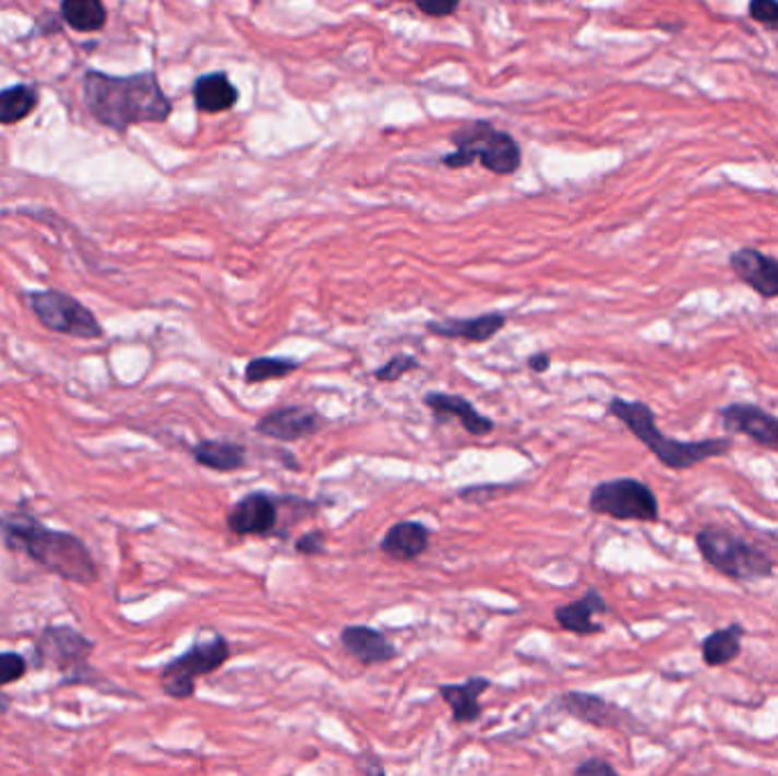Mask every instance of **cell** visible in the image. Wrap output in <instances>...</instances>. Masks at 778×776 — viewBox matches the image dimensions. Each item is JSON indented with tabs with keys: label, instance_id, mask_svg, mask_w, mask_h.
<instances>
[{
	"label": "cell",
	"instance_id": "obj_1",
	"mask_svg": "<svg viewBox=\"0 0 778 776\" xmlns=\"http://www.w3.org/2000/svg\"><path fill=\"white\" fill-rule=\"evenodd\" d=\"M0 535L10 549L25 553L56 576L80 585L98 581L89 549L71 533L48 528L35 517L16 513L0 517Z\"/></svg>",
	"mask_w": 778,
	"mask_h": 776
},
{
	"label": "cell",
	"instance_id": "obj_2",
	"mask_svg": "<svg viewBox=\"0 0 778 776\" xmlns=\"http://www.w3.org/2000/svg\"><path fill=\"white\" fill-rule=\"evenodd\" d=\"M85 100L92 115L115 130L135 123H159L171 112L169 98L151 73L130 77L87 73Z\"/></svg>",
	"mask_w": 778,
	"mask_h": 776
},
{
	"label": "cell",
	"instance_id": "obj_3",
	"mask_svg": "<svg viewBox=\"0 0 778 776\" xmlns=\"http://www.w3.org/2000/svg\"><path fill=\"white\" fill-rule=\"evenodd\" d=\"M608 415L620 419L665 467L677 471L692 469L699 463L727 456V453L733 449L731 438L683 442L665 435L658 428L656 413L647 404H642V401H626L622 396H612L608 401Z\"/></svg>",
	"mask_w": 778,
	"mask_h": 776
},
{
	"label": "cell",
	"instance_id": "obj_4",
	"mask_svg": "<svg viewBox=\"0 0 778 776\" xmlns=\"http://www.w3.org/2000/svg\"><path fill=\"white\" fill-rule=\"evenodd\" d=\"M696 547H699L706 563L719 574L733 581H761L774 574V560L758 547L738 538L735 533L721 526H706L696 533Z\"/></svg>",
	"mask_w": 778,
	"mask_h": 776
},
{
	"label": "cell",
	"instance_id": "obj_5",
	"mask_svg": "<svg viewBox=\"0 0 778 776\" xmlns=\"http://www.w3.org/2000/svg\"><path fill=\"white\" fill-rule=\"evenodd\" d=\"M230 658V642L214 633L205 640H196L194 645L167 662L159 672V683L163 692L171 700H190L196 692V679L214 674L228 662Z\"/></svg>",
	"mask_w": 778,
	"mask_h": 776
},
{
	"label": "cell",
	"instance_id": "obj_6",
	"mask_svg": "<svg viewBox=\"0 0 778 776\" xmlns=\"http://www.w3.org/2000/svg\"><path fill=\"white\" fill-rule=\"evenodd\" d=\"M587 508L595 515H606L617 522L654 524L660 520L656 492L637 478L603 480L589 492Z\"/></svg>",
	"mask_w": 778,
	"mask_h": 776
},
{
	"label": "cell",
	"instance_id": "obj_7",
	"mask_svg": "<svg viewBox=\"0 0 778 776\" xmlns=\"http://www.w3.org/2000/svg\"><path fill=\"white\" fill-rule=\"evenodd\" d=\"M458 153L448 155L446 163L453 167L469 165L474 157H480V163L494 174H513L519 167V146L515 140L496 132L490 126H476L474 130H463L458 138Z\"/></svg>",
	"mask_w": 778,
	"mask_h": 776
},
{
	"label": "cell",
	"instance_id": "obj_8",
	"mask_svg": "<svg viewBox=\"0 0 778 776\" xmlns=\"http://www.w3.org/2000/svg\"><path fill=\"white\" fill-rule=\"evenodd\" d=\"M31 308L52 333L71 335L80 339H96L103 329L92 310H87L77 299L62 291H35L31 294Z\"/></svg>",
	"mask_w": 778,
	"mask_h": 776
},
{
	"label": "cell",
	"instance_id": "obj_9",
	"mask_svg": "<svg viewBox=\"0 0 778 776\" xmlns=\"http://www.w3.org/2000/svg\"><path fill=\"white\" fill-rule=\"evenodd\" d=\"M278 497L270 492H249L241 497L226 515V526L230 533L241 535H260L270 538L278 533Z\"/></svg>",
	"mask_w": 778,
	"mask_h": 776
},
{
	"label": "cell",
	"instance_id": "obj_10",
	"mask_svg": "<svg viewBox=\"0 0 778 776\" xmlns=\"http://www.w3.org/2000/svg\"><path fill=\"white\" fill-rule=\"evenodd\" d=\"M328 419L308 406H283L255 421V433L276 442H299L316 435Z\"/></svg>",
	"mask_w": 778,
	"mask_h": 776
},
{
	"label": "cell",
	"instance_id": "obj_11",
	"mask_svg": "<svg viewBox=\"0 0 778 776\" xmlns=\"http://www.w3.org/2000/svg\"><path fill=\"white\" fill-rule=\"evenodd\" d=\"M721 426L729 433L744 435L751 442L778 451V417L751 404H731L719 410Z\"/></svg>",
	"mask_w": 778,
	"mask_h": 776
},
{
	"label": "cell",
	"instance_id": "obj_12",
	"mask_svg": "<svg viewBox=\"0 0 778 776\" xmlns=\"http://www.w3.org/2000/svg\"><path fill=\"white\" fill-rule=\"evenodd\" d=\"M558 706L560 711H565L567 715L583 721V725L597 729H624L631 721H635L629 717L626 711L617 708L614 704L606 702L593 692H565Z\"/></svg>",
	"mask_w": 778,
	"mask_h": 776
},
{
	"label": "cell",
	"instance_id": "obj_13",
	"mask_svg": "<svg viewBox=\"0 0 778 776\" xmlns=\"http://www.w3.org/2000/svg\"><path fill=\"white\" fill-rule=\"evenodd\" d=\"M423 406L431 408V413L438 421L458 419L469 435L482 438V435H490L494 431V421L486 415H480L471 401L460 394L428 392L423 396Z\"/></svg>",
	"mask_w": 778,
	"mask_h": 776
},
{
	"label": "cell",
	"instance_id": "obj_14",
	"mask_svg": "<svg viewBox=\"0 0 778 776\" xmlns=\"http://www.w3.org/2000/svg\"><path fill=\"white\" fill-rule=\"evenodd\" d=\"M339 642H342V647L348 652V656H354L364 667L383 665L398 656L394 642L383 631L367 626V624L344 626L339 633Z\"/></svg>",
	"mask_w": 778,
	"mask_h": 776
},
{
	"label": "cell",
	"instance_id": "obj_15",
	"mask_svg": "<svg viewBox=\"0 0 778 776\" xmlns=\"http://www.w3.org/2000/svg\"><path fill=\"white\" fill-rule=\"evenodd\" d=\"M733 274L761 294L763 299H778V260L756 249H740L731 255Z\"/></svg>",
	"mask_w": 778,
	"mask_h": 776
},
{
	"label": "cell",
	"instance_id": "obj_16",
	"mask_svg": "<svg viewBox=\"0 0 778 776\" xmlns=\"http://www.w3.org/2000/svg\"><path fill=\"white\" fill-rule=\"evenodd\" d=\"M503 329H505L503 312H488V314L467 317V319L428 321V326H426V331L431 335H438L444 339H465V342H474V344L490 342Z\"/></svg>",
	"mask_w": 778,
	"mask_h": 776
},
{
	"label": "cell",
	"instance_id": "obj_17",
	"mask_svg": "<svg viewBox=\"0 0 778 776\" xmlns=\"http://www.w3.org/2000/svg\"><path fill=\"white\" fill-rule=\"evenodd\" d=\"M92 649H94L92 640L80 635L75 629H67V626L46 629L37 647L41 658L60 665V670H69L71 665L85 662Z\"/></svg>",
	"mask_w": 778,
	"mask_h": 776
},
{
	"label": "cell",
	"instance_id": "obj_18",
	"mask_svg": "<svg viewBox=\"0 0 778 776\" xmlns=\"http://www.w3.org/2000/svg\"><path fill=\"white\" fill-rule=\"evenodd\" d=\"M431 528L421 522H396L392 524L383 540H381V551L390 556L392 560H400V563H412L419 556H423L431 547Z\"/></svg>",
	"mask_w": 778,
	"mask_h": 776
},
{
	"label": "cell",
	"instance_id": "obj_19",
	"mask_svg": "<svg viewBox=\"0 0 778 776\" xmlns=\"http://www.w3.org/2000/svg\"><path fill=\"white\" fill-rule=\"evenodd\" d=\"M608 604L603 595L597 587H589V590L578 599L567 606L555 608L553 618L560 629H565L576 635H599L603 633V624L595 622V614H606Z\"/></svg>",
	"mask_w": 778,
	"mask_h": 776
},
{
	"label": "cell",
	"instance_id": "obj_20",
	"mask_svg": "<svg viewBox=\"0 0 778 776\" xmlns=\"http://www.w3.org/2000/svg\"><path fill=\"white\" fill-rule=\"evenodd\" d=\"M492 688V681L486 677H471L465 683H442L438 688L440 697L448 704L453 713V721L458 725H471L480 719L482 708L478 704L480 694H486Z\"/></svg>",
	"mask_w": 778,
	"mask_h": 776
},
{
	"label": "cell",
	"instance_id": "obj_21",
	"mask_svg": "<svg viewBox=\"0 0 778 776\" xmlns=\"http://www.w3.org/2000/svg\"><path fill=\"white\" fill-rule=\"evenodd\" d=\"M190 453L201 467L222 474L239 471L247 465V449L226 440H201L190 449Z\"/></svg>",
	"mask_w": 778,
	"mask_h": 776
},
{
	"label": "cell",
	"instance_id": "obj_22",
	"mask_svg": "<svg viewBox=\"0 0 778 776\" xmlns=\"http://www.w3.org/2000/svg\"><path fill=\"white\" fill-rule=\"evenodd\" d=\"M194 100L203 112H226L237 103V89L226 73H210L196 83Z\"/></svg>",
	"mask_w": 778,
	"mask_h": 776
},
{
	"label": "cell",
	"instance_id": "obj_23",
	"mask_svg": "<svg viewBox=\"0 0 778 776\" xmlns=\"http://www.w3.org/2000/svg\"><path fill=\"white\" fill-rule=\"evenodd\" d=\"M742 635L744 629L740 624H731L727 629H717L710 633L702 645V658L708 667H721L733 662L742 652Z\"/></svg>",
	"mask_w": 778,
	"mask_h": 776
},
{
	"label": "cell",
	"instance_id": "obj_24",
	"mask_svg": "<svg viewBox=\"0 0 778 776\" xmlns=\"http://www.w3.org/2000/svg\"><path fill=\"white\" fill-rule=\"evenodd\" d=\"M62 14L71 28L80 33L100 31L107 19L100 0H62Z\"/></svg>",
	"mask_w": 778,
	"mask_h": 776
},
{
	"label": "cell",
	"instance_id": "obj_25",
	"mask_svg": "<svg viewBox=\"0 0 778 776\" xmlns=\"http://www.w3.org/2000/svg\"><path fill=\"white\" fill-rule=\"evenodd\" d=\"M301 367L299 360L291 358H276V356H260L249 360L244 369V383L247 385H260L270 381H280L291 377L294 371Z\"/></svg>",
	"mask_w": 778,
	"mask_h": 776
},
{
	"label": "cell",
	"instance_id": "obj_26",
	"mask_svg": "<svg viewBox=\"0 0 778 776\" xmlns=\"http://www.w3.org/2000/svg\"><path fill=\"white\" fill-rule=\"evenodd\" d=\"M37 92L28 85H16L0 92V123H16L37 107Z\"/></svg>",
	"mask_w": 778,
	"mask_h": 776
},
{
	"label": "cell",
	"instance_id": "obj_27",
	"mask_svg": "<svg viewBox=\"0 0 778 776\" xmlns=\"http://www.w3.org/2000/svg\"><path fill=\"white\" fill-rule=\"evenodd\" d=\"M415 369H421V362L415 356L398 354L390 362H385L383 367L375 369L373 377H375V381H381V383H396V381L404 379L406 373H410Z\"/></svg>",
	"mask_w": 778,
	"mask_h": 776
},
{
	"label": "cell",
	"instance_id": "obj_28",
	"mask_svg": "<svg viewBox=\"0 0 778 776\" xmlns=\"http://www.w3.org/2000/svg\"><path fill=\"white\" fill-rule=\"evenodd\" d=\"M25 670H28V662H25L21 654L14 652L0 654V688L23 679Z\"/></svg>",
	"mask_w": 778,
	"mask_h": 776
},
{
	"label": "cell",
	"instance_id": "obj_29",
	"mask_svg": "<svg viewBox=\"0 0 778 776\" xmlns=\"http://www.w3.org/2000/svg\"><path fill=\"white\" fill-rule=\"evenodd\" d=\"M294 549H297V553L301 556H324L326 553V533L321 530V528H314V530H308L303 533L301 538L297 540V545H294Z\"/></svg>",
	"mask_w": 778,
	"mask_h": 776
},
{
	"label": "cell",
	"instance_id": "obj_30",
	"mask_svg": "<svg viewBox=\"0 0 778 776\" xmlns=\"http://www.w3.org/2000/svg\"><path fill=\"white\" fill-rule=\"evenodd\" d=\"M749 14L767 28L778 31V0H751Z\"/></svg>",
	"mask_w": 778,
	"mask_h": 776
},
{
	"label": "cell",
	"instance_id": "obj_31",
	"mask_svg": "<svg viewBox=\"0 0 778 776\" xmlns=\"http://www.w3.org/2000/svg\"><path fill=\"white\" fill-rule=\"evenodd\" d=\"M428 16H448L458 10L460 0H410Z\"/></svg>",
	"mask_w": 778,
	"mask_h": 776
},
{
	"label": "cell",
	"instance_id": "obj_32",
	"mask_svg": "<svg viewBox=\"0 0 778 776\" xmlns=\"http://www.w3.org/2000/svg\"><path fill=\"white\" fill-rule=\"evenodd\" d=\"M578 776H614L617 769L606 759H587L576 769Z\"/></svg>",
	"mask_w": 778,
	"mask_h": 776
},
{
	"label": "cell",
	"instance_id": "obj_33",
	"mask_svg": "<svg viewBox=\"0 0 778 776\" xmlns=\"http://www.w3.org/2000/svg\"><path fill=\"white\" fill-rule=\"evenodd\" d=\"M549 367H551L549 354H532L528 358V369H532L535 373H544V371H549Z\"/></svg>",
	"mask_w": 778,
	"mask_h": 776
}]
</instances>
